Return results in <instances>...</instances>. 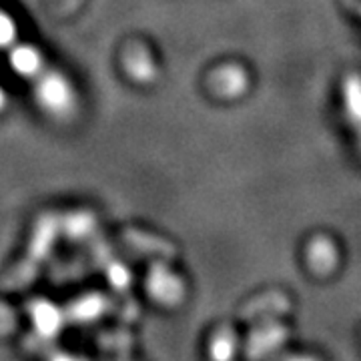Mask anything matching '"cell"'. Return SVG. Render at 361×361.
<instances>
[{
    "label": "cell",
    "mask_w": 361,
    "mask_h": 361,
    "mask_svg": "<svg viewBox=\"0 0 361 361\" xmlns=\"http://www.w3.org/2000/svg\"><path fill=\"white\" fill-rule=\"evenodd\" d=\"M14 75L23 78L35 92L37 103L54 118H71L78 109V94L73 82L44 56L37 44L18 35L2 51Z\"/></svg>",
    "instance_id": "6da1fadb"
},
{
    "label": "cell",
    "mask_w": 361,
    "mask_h": 361,
    "mask_svg": "<svg viewBox=\"0 0 361 361\" xmlns=\"http://www.w3.org/2000/svg\"><path fill=\"white\" fill-rule=\"evenodd\" d=\"M6 103H8V97H6V90L2 89V85H0V113L6 109Z\"/></svg>",
    "instance_id": "7a4b0ae2"
}]
</instances>
